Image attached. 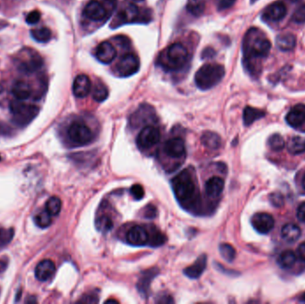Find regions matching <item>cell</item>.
Returning a JSON list of instances; mask_svg holds the SVG:
<instances>
[{"instance_id": "obj_1", "label": "cell", "mask_w": 305, "mask_h": 304, "mask_svg": "<svg viewBox=\"0 0 305 304\" xmlns=\"http://www.w3.org/2000/svg\"><path fill=\"white\" fill-rule=\"evenodd\" d=\"M271 41L262 31L252 28L245 35L243 40V65L251 75L261 73V61L271 52Z\"/></svg>"}, {"instance_id": "obj_2", "label": "cell", "mask_w": 305, "mask_h": 304, "mask_svg": "<svg viewBox=\"0 0 305 304\" xmlns=\"http://www.w3.org/2000/svg\"><path fill=\"white\" fill-rule=\"evenodd\" d=\"M189 50L180 43H175L165 48L158 56L157 64L167 72L178 71L189 61Z\"/></svg>"}, {"instance_id": "obj_3", "label": "cell", "mask_w": 305, "mask_h": 304, "mask_svg": "<svg viewBox=\"0 0 305 304\" xmlns=\"http://www.w3.org/2000/svg\"><path fill=\"white\" fill-rule=\"evenodd\" d=\"M172 185L175 196L182 205L189 208L193 205V202H196L197 199L196 184L188 170L177 175L172 179Z\"/></svg>"}, {"instance_id": "obj_4", "label": "cell", "mask_w": 305, "mask_h": 304, "mask_svg": "<svg viewBox=\"0 0 305 304\" xmlns=\"http://www.w3.org/2000/svg\"><path fill=\"white\" fill-rule=\"evenodd\" d=\"M151 11L142 9L135 4L126 3L117 13L112 22V28L120 27L124 24H148L151 21Z\"/></svg>"}, {"instance_id": "obj_5", "label": "cell", "mask_w": 305, "mask_h": 304, "mask_svg": "<svg viewBox=\"0 0 305 304\" xmlns=\"http://www.w3.org/2000/svg\"><path fill=\"white\" fill-rule=\"evenodd\" d=\"M225 75V69L222 65L207 64L202 65L195 75V82L198 89L208 90L213 89L221 82Z\"/></svg>"}, {"instance_id": "obj_6", "label": "cell", "mask_w": 305, "mask_h": 304, "mask_svg": "<svg viewBox=\"0 0 305 304\" xmlns=\"http://www.w3.org/2000/svg\"><path fill=\"white\" fill-rule=\"evenodd\" d=\"M14 65L19 72L31 74L42 68L43 59L38 52L32 48H25L18 52L14 59Z\"/></svg>"}, {"instance_id": "obj_7", "label": "cell", "mask_w": 305, "mask_h": 304, "mask_svg": "<svg viewBox=\"0 0 305 304\" xmlns=\"http://www.w3.org/2000/svg\"><path fill=\"white\" fill-rule=\"evenodd\" d=\"M13 120L18 126L24 127L31 123L39 112L38 106L25 104L21 100H14L9 105Z\"/></svg>"}, {"instance_id": "obj_8", "label": "cell", "mask_w": 305, "mask_h": 304, "mask_svg": "<svg viewBox=\"0 0 305 304\" xmlns=\"http://www.w3.org/2000/svg\"><path fill=\"white\" fill-rule=\"evenodd\" d=\"M69 139L76 146H85L92 141V131L82 121L72 123L67 130Z\"/></svg>"}, {"instance_id": "obj_9", "label": "cell", "mask_w": 305, "mask_h": 304, "mask_svg": "<svg viewBox=\"0 0 305 304\" xmlns=\"http://www.w3.org/2000/svg\"><path fill=\"white\" fill-rule=\"evenodd\" d=\"M139 70V60L134 54H126L117 62L115 65V73L119 77H130Z\"/></svg>"}, {"instance_id": "obj_10", "label": "cell", "mask_w": 305, "mask_h": 304, "mask_svg": "<svg viewBox=\"0 0 305 304\" xmlns=\"http://www.w3.org/2000/svg\"><path fill=\"white\" fill-rule=\"evenodd\" d=\"M160 138H161V133L158 128L154 126L145 127L137 136V146L143 149L151 148L159 143Z\"/></svg>"}, {"instance_id": "obj_11", "label": "cell", "mask_w": 305, "mask_h": 304, "mask_svg": "<svg viewBox=\"0 0 305 304\" xmlns=\"http://www.w3.org/2000/svg\"><path fill=\"white\" fill-rule=\"evenodd\" d=\"M83 14L89 20L102 22L109 17L112 11L108 10L107 7L98 0H91L84 8Z\"/></svg>"}, {"instance_id": "obj_12", "label": "cell", "mask_w": 305, "mask_h": 304, "mask_svg": "<svg viewBox=\"0 0 305 304\" xmlns=\"http://www.w3.org/2000/svg\"><path fill=\"white\" fill-rule=\"evenodd\" d=\"M286 121L289 126L297 130H305V105H295L288 112Z\"/></svg>"}, {"instance_id": "obj_13", "label": "cell", "mask_w": 305, "mask_h": 304, "mask_svg": "<svg viewBox=\"0 0 305 304\" xmlns=\"http://www.w3.org/2000/svg\"><path fill=\"white\" fill-rule=\"evenodd\" d=\"M251 223L258 233L264 235L271 232L275 226L274 218L266 212L255 213L251 219Z\"/></svg>"}, {"instance_id": "obj_14", "label": "cell", "mask_w": 305, "mask_h": 304, "mask_svg": "<svg viewBox=\"0 0 305 304\" xmlns=\"http://www.w3.org/2000/svg\"><path fill=\"white\" fill-rule=\"evenodd\" d=\"M150 235L142 226H134L126 236L128 243L134 246H145L148 245Z\"/></svg>"}, {"instance_id": "obj_15", "label": "cell", "mask_w": 305, "mask_h": 304, "mask_svg": "<svg viewBox=\"0 0 305 304\" xmlns=\"http://www.w3.org/2000/svg\"><path fill=\"white\" fill-rule=\"evenodd\" d=\"M164 150L166 155L174 159H181L186 154V147L181 137H172L166 141Z\"/></svg>"}, {"instance_id": "obj_16", "label": "cell", "mask_w": 305, "mask_h": 304, "mask_svg": "<svg viewBox=\"0 0 305 304\" xmlns=\"http://www.w3.org/2000/svg\"><path fill=\"white\" fill-rule=\"evenodd\" d=\"M287 7L281 1L268 6L262 13V19L268 22H279L287 15Z\"/></svg>"}, {"instance_id": "obj_17", "label": "cell", "mask_w": 305, "mask_h": 304, "mask_svg": "<svg viewBox=\"0 0 305 304\" xmlns=\"http://www.w3.org/2000/svg\"><path fill=\"white\" fill-rule=\"evenodd\" d=\"M116 49L113 47V45L108 41H104L96 48V58L105 65L111 64L116 57Z\"/></svg>"}, {"instance_id": "obj_18", "label": "cell", "mask_w": 305, "mask_h": 304, "mask_svg": "<svg viewBox=\"0 0 305 304\" xmlns=\"http://www.w3.org/2000/svg\"><path fill=\"white\" fill-rule=\"evenodd\" d=\"M91 89H92L91 82L88 76L80 74L76 77L72 86V91L76 97H79V98L86 97L91 91Z\"/></svg>"}, {"instance_id": "obj_19", "label": "cell", "mask_w": 305, "mask_h": 304, "mask_svg": "<svg viewBox=\"0 0 305 304\" xmlns=\"http://www.w3.org/2000/svg\"><path fill=\"white\" fill-rule=\"evenodd\" d=\"M55 272V265L51 260H42L35 269V276L42 282L49 280Z\"/></svg>"}, {"instance_id": "obj_20", "label": "cell", "mask_w": 305, "mask_h": 304, "mask_svg": "<svg viewBox=\"0 0 305 304\" xmlns=\"http://www.w3.org/2000/svg\"><path fill=\"white\" fill-rule=\"evenodd\" d=\"M206 264H207V256L206 254H202L201 256L197 258V260L194 262V264L186 268L184 270V274L191 279L199 278L206 270Z\"/></svg>"}, {"instance_id": "obj_21", "label": "cell", "mask_w": 305, "mask_h": 304, "mask_svg": "<svg viewBox=\"0 0 305 304\" xmlns=\"http://www.w3.org/2000/svg\"><path fill=\"white\" fill-rule=\"evenodd\" d=\"M158 270L156 269H152V270L145 271L144 274L141 276L140 279L137 282V291L139 294L144 298L148 297V292H149V287L151 284V281L154 279V277L157 275Z\"/></svg>"}, {"instance_id": "obj_22", "label": "cell", "mask_w": 305, "mask_h": 304, "mask_svg": "<svg viewBox=\"0 0 305 304\" xmlns=\"http://www.w3.org/2000/svg\"><path fill=\"white\" fill-rule=\"evenodd\" d=\"M224 180L219 177H213L206 183V192L210 197L216 198L221 195L224 189Z\"/></svg>"}, {"instance_id": "obj_23", "label": "cell", "mask_w": 305, "mask_h": 304, "mask_svg": "<svg viewBox=\"0 0 305 304\" xmlns=\"http://www.w3.org/2000/svg\"><path fill=\"white\" fill-rule=\"evenodd\" d=\"M12 94L15 96L17 100H27L30 98L32 94V89L28 82L19 80L14 83L12 88Z\"/></svg>"}, {"instance_id": "obj_24", "label": "cell", "mask_w": 305, "mask_h": 304, "mask_svg": "<svg viewBox=\"0 0 305 304\" xmlns=\"http://www.w3.org/2000/svg\"><path fill=\"white\" fill-rule=\"evenodd\" d=\"M276 44L281 51H292L296 46V38L292 33H282L276 38Z\"/></svg>"}, {"instance_id": "obj_25", "label": "cell", "mask_w": 305, "mask_h": 304, "mask_svg": "<svg viewBox=\"0 0 305 304\" xmlns=\"http://www.w3.org/2000/svg\"><path fill=\"white\" fill-rule=\"evenodd\" d=\"M301 233L302 231L298 226L292 223L286 224L281 229L282 238L288 243H294L297 241L301 236Z\"/></svg>"}, {"instance_id": "obj_26", "label": "cell", "mask_w": 305, "mask_h": 304, "mask_svg": "<svg viewBox=\"0 0 305 304\" xmlns=\"http://www.w3.org/2000/svg\"><path fill=\"white\" fill-rule=\"evenodd\" d=\"M265 116V112L262 110L256 109L251 106H247L243 110V124L246 126H250L254 121L260 120Z\"/></svg>"}, {"instance_id": "obj_27", "label": "cell", "mask_w": 305, "mask_h": 304, "mask_svg": "<svg viewBox=\"0 0 305 304\" xmlns=\"http://www.w3.org/2000/svg\"><path fill=\"white\" fill-rule=\"evenodd\" d=\"M288 151L291 154L297 155L305 152V138L302 137H294L290 138L287 145Z\"/></svg>"}, {"instance_id": "obj_28", "label": "cell", "mask_w": 305, "mask_h": 304, "mask_svg": "<svg viewBox=\"0 0 305 304\" xmlns=\"http://www.w3.org/2000/svg\"><path fill=\"white\" fill-rule=\"evenodd\" d=\"M202 142L204 146L213 150H216L221 146V138L219 135L209 131L202 134Z\"/></svg>"}, {"instance_id": "obj_29", "label": "cell", "mask_w": 305, "mask_h": 304, "mask_svg": "<svg viewBox=\"0 0 305 304\" xmlns=\"http://www.w3.org/2000/svg\"><path fill=\"white\" fill-rule=\"evenodd\" d=\"M296 262V255L291 250H287L280 253L278 258V264L282 269H290Z\"/></svg>"}, {"instance_id": "obj_30", "label": "cell", "mask_w": 305, "mask_h": 304, "mask_svg": "<svg viewBox=\"0 0 305 304\" xmlns=\"http://www.w3.org/2000/svg\"><path fill=\"white\" fill-rule=\"evenodd\" d=\"M31 37L39 43H47L52 38L51 31L47 27L36 28L31 31Z\"/></svg>"}, {"instance_id": "obj_31", "label": "cell", "mask_w": 305, "mask_h": 304, "mask_svg": "<svg viewBox=\"0 0 305 304\" xmlns=\"http://www.w3.org/2000/svg\"><path fill=\"white\" fill-rule=\"evenodd\" d=\"M108 95L109 92L107 86L100 82L95 83L92 89L93 99L96 100V102H103L108 97Z\"/></svg>"}, {"instance_id": "obj_32", "label": "cell", "mask_w": 305, "mask_h": 304, "mask_svg": "<svg viewBox=\"0 0 305 304\" xmlns=\"http://www.w3.org/2000/svg\"><path fill=\"white\" fill-rule=\"evenodd\" d=\"M62 209V201L57 196H52L46 202L45 210L51 216H57Z\"/></svg>"}, {"instance_id": "obj_33", "label": "cell", "mask_w": 305, "mask_h": 304, "mask_svg": "<svg viewBox=\"0 0 305 304\" xmlns=\"http://www.w3.org/2000/svg\"><path fill=\"white\" fill-rule=\"evenodd\" d=\"M268 145L271 150L279 152V151L284 149L286 147V142H284V137H282L280 134L276 133L271 135L270 137L268 140Z\"/></svg>"}, {"instance_id": "obj_34", "label": "cell", "mask_w": 305, "mask_h": 304, "mask_svg": "<svg viewBox=\"0 0 305 304\" xmlns=\"http://www.w3.org/2000/svg\"><path fill=\"white\" fill-rule=\"evenodd\" d=\"M96 227L97 230L100 232H108L113 228V220L108 216H101V217L96 219Z\"/></svg>"}, {"instance_id": "obj_35", "label": "cell", "mask_w": 305, "mask_h": 304, "mask_svg": "<svg viewBox=\"0 0 305 304\" xmlns=\"http://www.w3.org/2000/svg\"><path fill=\"white\" fill-rule=\"evenodd\" d=\"M52 216L46 210L39 212L34 217V222L40 229H46L51 225Z\"/></svg>"}, {"instance_id": "obj_36", "label": "cell", "mask_w": 305, "mask_h": 304, "mask_svg": "<svg viewBox=\"0 0 305 304\" xmlns=\"http://www.w3.org/2000/svg\"><path fill=\"white\" fill-rule=\"evenodd\" d=\"M219 253L223 259L229 262L233 261L234 259L236 258V250L233 246L229 244H221L219 246Z\"/></svg>"}, {"instance_id": "obj_37", "label": "cell", "mask_w": 305, "mask_h": 304, "mask_svg": "<svg viewBox=\"0 0 305 304\" xmlns=\"http://www.w3.org/2000/svg\"><path fill=\"white\" fill-rule=\"evenodd\" d=\"M188 10L190 14L195 16H199L205 10V1L204 0H189L188 4Z\"/></svg>"}, {"instance_id": "obj_38", "label": "cell", "mask_w": 305, "mask_h": 304, "mask_svg": "<svg viewBox=\"0 0 305 304\" xmlns=\"http://www.w3.org/2000/svg\"><path fill=\"white\" fill-rule=\"evenodd\" d=\"M165 242H166V237L165 235L159 231H155L152 234V236H150L148 246H152V247H158V246H162Z\"/></svg>"}, {"instance_id": "obj_39", "label": "cell", "mask_w": 305, "mask_h": 304, "mask_svg": "<svg viewBox=\"0 0 305 304\" xmlns=\"http://www.w3.org/2000/svg\"><path fill=\"white\" fill-rule=\"evenodd\" d=\"M292 20L295 22V24H303L305 23V5L299 7L295 13L293 14Z\"/></svg>"}, {"instance_id": "obj_40", "label": "cell", "mask_w": 305, "mask_h": 304, "mask_svg": "<svg viewBox=\"0 0 305 304\" xmlns=\"http://www.w3.org/2000/svg\"><path fill=\"white\" fill-rule=\"evenodd\" d=\"M270 201H271L272 205L274 207H277V208H280V207H282L284 205V196L280 193H278V192L272 193L270 195Z\"/></svg>"}, {"instance_id": "obj_41", "label": "cell", "mask_w": 305, "mask_h": 304, "mask_svg": "<svg viewBox=\"0 0 305 304\" xmlns=\"http://www.w3.org/2000/svg\"><path fill=\"white\" fill-rule=\"evenodd\" d=\"M131 194L136 200H141L144 197L145 191L143 187L139 184L133 185L131 187Z\"/></svg>"}, {"instance_id": "obj_42", "label": "cell", "mask_w": 305, "mask_h": 304, "mask_svg": "<svg viewBox=\"0 0 305 304\" xmlns=\"http://www.w3.org/2000/svg\"><path fill=\"white\" fill-rule=\"evenodd\" d=\"M42 17L40 12L38 10L31 11V13H29L26 17V23L30 25H33V24H38Z\"/></svg>"}, {"instance_id": "obj_43", "label": "cell", "mask_w": 305, "mask_h": 304, "mask_svg": "<svg viewBox=\"0 0 305 304\" xmlns=\"http://www.w3.org/2000/svg\"><path fill=\"white\" fill-rule=\"evenodd\" d=\"M157 216V209L153 205H149L144 209V217L147 219H154Z\"/></svg>"}, {"instance_id": "obj_44", "label": "cell", "mask_w": 305, "mask_h": 304, "mask_svg": "<svg viewBox=\"0 0 305 304\" xmlns=\"http://www.w3.org/2000/svg\"><path fill=\"white\" fill-rule=\"evenodd\" d=\"M235 3H236V0H219L217 7L219 11L227 10L230 7H233Z\"/></svg>"}, {"instance_id": "obj_45", "label": "cell", "mask_w": 305, "mask_h": 304, "mask_svg": "<svg viewBox=\"0 0 305 304\" xmlns=\"http://www.w3.org/2000/svg\"><path fill=\"white\" fill-rule=\"evenodd\" d=\"M296 216L300 221L305 223V202H302L299 205L297 212H296Z\"/></svg>"}, {"instance_id": "obj_46", "label": "cell", "mask_w": 305, "mask_h": 304, "mask_svg": "<svg viewBox=\"0 0 305 304\" xmlns=\"http://www.w3.org/2000/svg\"><path fill=\"white\" fill-rule=\"evenodd\" d=\"M297 255L301 260L305 261V242L300 244V246L297 248Z\"/></svg>"}, {"instance_id": "obj_47", "label": "cell", "mask_w": 305, "mask_h": 304, "mask_svg": "<svg viewBox=\"0 0 305 304\" xmlns=\"http://www.w3.org/2000/svg\"><path fill=\"white\" fill-rule=\"evenodd\" d=\"M107 303H118V301H115V300H108V301H106Z\"/></svg>"}, {"instance_id": "obj_48", "label": "cell", "mask_w": 305, "mask_h": 304, "mask_svg": "<svg viewBox=\"0 0 305 304\" xmlns=\"http://www.w3.org/2000/svg\"><path fill=\"white\" fill-rule=\"evenodd\" d=\"M300 301H302V302H305V293L304 294H302L301 298H300Z\"/></svg>"}, {"instance_id": "obj_49", "label": "cell", "mask_w": 305, "mask_h": 304, "mask_svg": "<svg viewBox=\"0 0 305 304\" xmlns=\"http://www.w3.org/2000/svg\"><path fill=\"white\" fill-rule=\"evenodd\" d=\"M302 188H304V190H305V175H304V176H303V178H302Z\"/></svg>"}, {"instance_id": "obj_50", "label": "cell", "mask_w": 305, "mask_h": 304, "mask_svg": "<svg viewBox=\"0 0 305 304\" xmlns=\"http://www.w3.org/2000/svg\"><path fill=\"white\" fill-rule=\"evenodd\" d=\"M131 1H133V2H136V3H137V2H143L144 0H131Z\"/></svg>"}, {"instance_id": "obj_51", "label": "cell", "mask_w": 305, "mask_h": 304, "mask_svg": "<svg viewBox=\"0 0 305 304\" xmlns=\"http://www.w3.org/2000/svg\"><path fill=\"white\" fill-rule=\"evenodd\" d=\"M0 161H1V156H0Z\"/></svg>"}]
</instances>
